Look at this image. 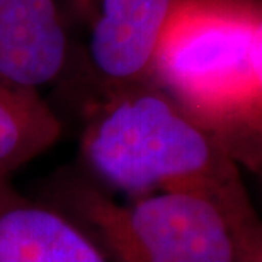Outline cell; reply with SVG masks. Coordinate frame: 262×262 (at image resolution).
I'll list each match as a JSON object with an SVG mask.
<instances>
[{
  "instance_id": "6da1fadb",
  "label": "cell",
  "mask_w": 262,
  "mask_h": 262,
  "mask_svg": "<svg viewBox=\"0 0 262 262\" xmlns=\"http://www.w3.org/2000/svg\"><path fill=\"white\" fill-rule=\"evenodd\" d=\"M78 154L97 186L129 199L167 191L211 198L262 254V223L240 165L216 131L159 83L85 101Z\"/></svg>"
},
{
  "instance_id": "7a4b0ae2",
  "label": "cell",
  "mask_w": 262,
  "mask_h": 262,
  "mask_svg": "<svg viewBox=\"0 0 262 262\" xmlns=\"http://www.w3.org/2000/svg\"><path fill=\"white\" fill-rule=\"evenodd\" d=\"M68 216L114 262H260L233 218L196 192L167 191L121 203L96 182L60 187Z\"/></svg>"
},
{
  "instance_id": "3957f363",
  "label": "cell",
  "mask_w": 262,
  "mask_h": 262,
  "mask_svg": "<svg viewBox=\"0 0 262 262\" xmlns=\"http://www.w3.org/2000/svg\"><path fill=\"white\" fill-rule=\"evenodd\" d=\"M262 0H176L154 82L209 124L220 138L250 106L254 34Z\"/></svg>"
},
{
  "instance_id": "277c9868",
  "label": "cell",
  "mask_w": 262,
  "mask_h": 262,
  "mask_svg": "<svg viewBox=\"0 0 262 262\" xmlns=\"http://www.w3.org/2000/svg\"><path fill=\"white\" fill-rule=\"evenodd\" d=\"M176 0H96L89 10L82 72L94 99L154 82ZM87 99V101H89Z\"/></svg>"
},
{
  "instance_id": "5b68a950",
  "label": "cell",
  "mask_w": 262,
  "mask_h": 262,
  "mask_svg": "<svg viewBox=\"0 0 262 262\" xmlns=\"http://www.w3.org/2000/svg\"><path fill=\"white\" fill-rule=\"evenodd\" d=\"M73 65L60 0H0V80L39 94L63 80Z\"/></svg>"
},
{
  "instance_id": "8992f818",
  "label": "cell",
  "mask_w": 262,
  "mask_h": 262,
  "mask_svg": "<svg viewBox=\"0 0 262 262\" xmlns=\"http://www.w3.org/2000/svg\"><path fill=\"white\" fill-rule=\"evenodd\" d=\"M0 262H107L85 228L0 179Z\"/></svg>"
},
{
  "instance_id": "52a82bcc",
  "label": "cell",
  "mask_w": 262,
  "mask_h": 262,
  "mask_svg": "<svg viewBox=\"0 0 262 262\" xmlns=\"http://www.w3.org/2000/svg\"><path fill=\"white\" fill-rule=\"evenodd\" d=\"M60 135V118L39 94L0 80V179L43 155Z\"/></svg>"
},
{
  "instance_id": "ba28073f",
  "label": "cell",
  "mask_w": 262,
  "mask_h": 262,
  "mask_svg": "<svg viewBox=\"0 0 262 262\" xmlns=\"http://www.w3.org/2000/svg\"><path fill=\"white\" fill-rule=\"evenodd\" d=\"M254 65L255 89L250 106L222 140L240 169L262 177V9L254 34Z\"/></svg>"
},
{
  "instance_id": "9c48e42d",
  "label": "cell",
  "mask_w": 262,
  "mask_h": 262,
  "mask_svg": "<svg viewBox=\"0 0 262 262\" xmlns=\"http://www.w3.org/2000/svg\"><path fill=\"white\" fill-rule=\"evenodd\" d=\"M94 2H96V0H70V4L73 5V9H75L83 19L87 17L89 10L92 9V4Z\"/></svg>"
},
{
  "instance_id": "30bf717a",
  "label": "cell",
  "mask_w": 262,
  "mask_h": 262,
  "mask_svg": "<svg viewBox=\"0 0 262 262\" xmlns=\"http://www.w3.org/2000/svg\"><path fill=\"white\" fill-rule=\"evenodd\" d=\"M260 262H262V260H260Z\"/></svg>"
}]
</instances>
